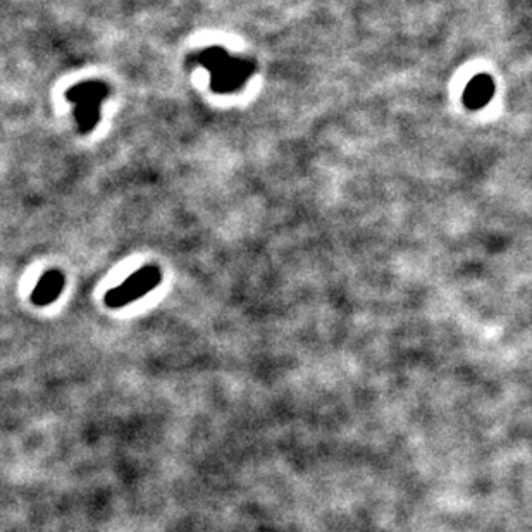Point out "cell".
<instances>
[{
  "label": "cell",
  "instance_id": "cell-4",
  "mask_svg": "<svg viewBox=\"0 0 532 532\" xmlns=\"http://www.w3.org/2000/svg\"><path fill=\"white\" fill-rule=\"evenodd\" d=\"M497 93V83L493 80V76L481 73L475 74L473 80L466 85V89L462 91V104L466 109L469 111H481L484 109L495 97Z\"/></svg>",
  "mask_w": 532,
  "mask_h": 532
},
{
  "label": "cell",
  "instance_id": "cell-2",
  "mask_svg": "<svg viewBox=\"0 0 532 532\" xmlns=\"http://www.w3.org/2000/svg\"><path fill=\"white\" fill-rule=\"evenodd\" d=\"M160 279H162V272L159 267H142L140 270L131 274L124 283H121L118 288H114L113 292H109L106 295V305L111 309L129 305L131 301L155 290L157 285L160 283Z\"/></svg>",
  "mask_w": 532,
  "mask_h": 532
},
{
  "label": "cell",
  "instance_id": "cell-3",
  "mask_svg": "<svg viewBox=\"0 0 532 532\" xmlns=\"http://www.w3.org/2000/svg\"><path fill=\"white\" fill-rule=\"evenodd\" d=\"M106 97H107V87L98 82L83 83L67 91V98L78 104L80 107L82 114L78 116V122L82 133H89L90 129L98 122V107Z\"/></svg>",
  "mask_w": 532,
  "mask_h": 532
},
{
  "label": "cell",
  "instance_id": "cell-5",
  "mask_svg": "<svg viewBox=\"0 0 532 532\" xmlns=\"http://www.w3.org/2000/svg\"><path fill=\"white\" fill-rule=\"evenodd\" d=\"M64 288V276L60 270H47L36 283V288L31 293V301L35 305H51L56 301Z\"/></svg>",
  "mask_w": 532,
  "mask_h": 532
},
{
  "label": "cell",
  "instance_id": "cell-1",
  "mask_svg": "<svg viewBox=\"0 0 532 532\" xmlns=\"http://www.w3.org/2000/svg\"><path fill=\"white\" fill-rule=\"evenodd\" d=\"M204 62L212 69V89L215 91L239 89L254 71V67H250L248 62L230 59L228 54L219 49H212L206 52Z\"/></svg>",
  "mask_w": 532,
  "mask_h": 532
}]
</instances>
